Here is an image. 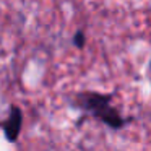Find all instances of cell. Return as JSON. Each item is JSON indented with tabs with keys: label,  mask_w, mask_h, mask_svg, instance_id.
Returning <instances> with one entry per match:
<instances>
[{
	"label": "cell",
	"mask_w": 151,
	"mask_h": 151,
	"mask_svg": "<svg viewBox=\"0 0 151 151\" xmlns=\"http://www.w3.org/2000/svg\"><path fill=\"white\" fill-rule=\"evenodd\" d=\"M150 73H151V62H150Z\"/></svg>",
	"instance_id": "obj_4"
},
{
	"label": "cell",
	"mask_w": 151,
	"mask_h": 151,
	"mask_svg": "<svg viewBox=\"0 0 151 151\" xmlns=\"http://www.w3.org/2000/svg\"><path fill=\"white\" fill-rule=\"evenodd\" d=\"M21 125H23L21 109L18 107V106H12L7 120L2 124L4 132H5V138H7L8 141H17L18 135H20V132H21Z\"/></svg>",
	"instance_id": "obj_2"
},
{
	"label": "cell",
	"mask_w": 151,
	"mask_h": 151,
	"mask_svg": "<svg viewBox=\"0 0 151 151\" xmlns=\"http://www.w3.org/2000/svg\"><path fill=\"white\" fill-rule=\"evenodd\" d=\"M114 94L98 91H81L76 93L72 99V104L83 112H88L94 119L101 120L112 130H120L133 120V117L125 119L117 109L112 106Z\"/></svg>",
	"instance_id": "obj_1"
},
{
	"label": "cell",
	"mask_w": 151,
	"mask_h": 151,
	"mask_svg": "<svg viewBox=\"0 0 151 151\" xmlns=\"http://www.w3.org/2000/svg\"><path fill=\"white\" fill-rule=\"evenodd\" d=\"M86 44V36H85V31L78 29L75 34H73V46L76 47V49H83Z\"/></svg>",
	"instance_id": "obj_3"
}]
</instances>
